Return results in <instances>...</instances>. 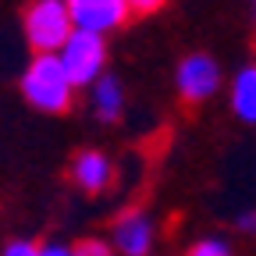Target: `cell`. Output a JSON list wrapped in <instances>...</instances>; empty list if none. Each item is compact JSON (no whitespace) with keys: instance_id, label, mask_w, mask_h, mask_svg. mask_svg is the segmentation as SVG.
Segmentation results:
<instances>
[{"instance_id":"obj_1","label":"cell","mask_w":256,"mask_h":256,"mask_svg":"<svg viewBox=\"0 0 256 256\" xmlns=\"http://www.w3.org/2000/svg\"><path fill=\"white\" fill-rule=\"evenodd\" d=\"M22 96L43 114H60L72 107L75 82L57 54H36L22 72Z\"/></svg>"},{"instance_id":"obj_2","label":"cell","mask_w":256,"mask_h":256,"mask_svg":"<svg viewBox=\"0 0 256 256\" xmlns=\"http://www.w3.org/2000/svg\"><path fill=\"white\" fill-rule=\"evenodd\" d=\"M22 28L36 54H60L75 36V18L64 0H32L22 14Z\"/></svg>"},{"instance_id":"obj_3","label":"cell","mask_w":256,"mask_h":256,"mask_svg":"<svg viewBox=\"0 0 256 256\" xmlns=\"http://www.w3.org/2000/svg\"><path fill=\"white\" fill-rule=\"evenodd\" d=\"M60 64L68 68L72 82L75 86H96L104 78V64H107V43L100 32H86V28H75V36L64 43V50L57 54Z\"/></svg>"},{"instance_id":"obj_4","label":"cell","mask_w":256,"mask_h":256,"mask_svg":"<svg viewBox=\"0 0 256 256\" xmlns=\"http://www.w3.org/2000/svg\"><path fill=\"white\" fill-rule=\"evenodd\" d=\"M174 86L185 104H203L220 89V68L210 54H188L182 57L178 72H174Z\"/></svg>"},{"instance_id":"obj_5","label":"cell","mask_w":256,"mask_h":256,"mask_svg":"<svg viewBox=\"0 0 256 256\" xmlns=\"http://www.w3.org/2000/svg\"><path fill=\"white\" fill-rule=\"evenodd\" d=\"M75 18V28H86V32H110L118 28L124 18H128V0H64Z\"/></svg>"},{"instance_id":"obj_6","label":"cell","mask_w":256,"mask_h":256,"mask_svg":"<svg viewBox=\"0 0 256 256\" xmlns=\"http://www.w3.org/2000/svg\"><path fill=\"white\" fill-rule=\"evenodd\" d=\"M114 252L121 256H146L153 249V220L142 210H124L114 220V232H110Z\"/></svg>"},{"instance_id":"obj_7","label":"cell","mask_w":256,"mask_h":256,"mask_svg":"<svg viewBox=\"0 0 256 256\" xmlns=\"http://www.w3.org/2000/svg\"><path fill=\"white\" fill-rule=\"evenodd\" d=\"M72 182H75L82 192H104V188L114 182L110 156L100 153V150H82V153H75V160H72Z\"/></svg>"},{"instance_id":"obj_8","label":"cell","mask_w":256,"mask_h":256,"mask_svg":"<svg viewBox=\"0 0 256 256\" xmlns=\"http://www.w3.org/2000/svg\"><path fill=\"white\" fill-rule=\"evenodd\" d=\"M89 104H92V114L100 121H118V114L124 110V89H121V82L114 75H104L100 82L92 86Z\"/></svg>"},{"instance_id":"obj_9","label":"cell","mask_w":256,"mask_h":256,"mask_svg":"<svg viewBox=\"0 0 256 256\" xmlns=\"http://www.w3.org/2000/svg\"><path fill=\"white\" fill-rule=\"evenodd\" d=\"M232 110L246 124H256V64H246L232 78Z\"/></svg>"},{"instance_id":"obj_10","label":"cell","mask_w":256,"mask_h":256,"mask_svg":"<svg viewBox=\"0 0 256 256\" xmlns=\"http://www.w3.org/2000/svg\"><path fill=\"white\" fill-rule=\"evenodd\" d=\"M185 256H232V246L224 238H200Z\"/></svg>"},{"instance_id":"obj_11","label":"cell","mask_w":256,"mask_h":256,"mask_svg":"<svg viewBox=\"0 0 256 256\" xmlns=\"http://www.w3.org/2000/svg\"><path fill=\"white\" fill-rule=\"evenodd\" d=\"M75 256H114V246H107L104 238H82L75 246Z\"/></svg>"},{"instance_id":"obj_12","label":"cell","mask_w":256,"mask_h":256,"mask_svg":"<svg viewBox=\"0 0 256 256\" xmlns=\"http://www.w3.org/2000/svg\"><path fill=\"white\" fill-rule=\"evenodd\" d=\"M4 256H40V246L36 242H25V238H14L4 246Z\"/></svg>"},{"instance_id":"obj_13","label":"cell","mask_w":256,"mask_h":256,"mask_svg":"<svg viewBox=\"0 0 256 256\" xmlns=\"http://www.w3.org/2000/svg\"><path fill=\"white\" fill-rule=\"evenodd\" d=\"M168 0H128V8H132L136 14H153V11H160Z\"/></svg>"},{"instance_id":"obj_14","label":"cell","mask_w":256,"mask_h":256,"mask_svg":"<svg viewBox=\"0 0 256 256\" xmlns=\"http://www.w3.org/2000/svg\"><path fill=\"white\" fill-rule=\"evenodd\" d=\"M40 256H75V246H60V242H46V246H40Z\"/></svg>"},{"instance_id":"obj_15","label":"cell","mask_w":256,"mask_h":256,"mask_svg":"<svg viewBox=\"0 0 256 256\" xmlns=\"http://www.w3.org/2000/svg\"><path fill=\"white\" fill-rule=\"evenodd\" d=\"M238 228L249 232V235H256V210H246V214L238 217Z\"/></svg>"}]
</instances>
